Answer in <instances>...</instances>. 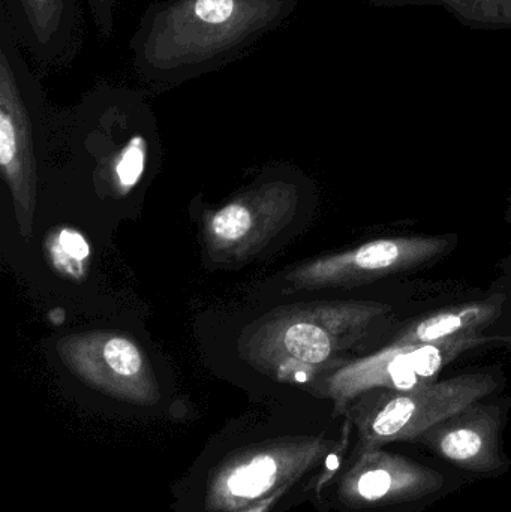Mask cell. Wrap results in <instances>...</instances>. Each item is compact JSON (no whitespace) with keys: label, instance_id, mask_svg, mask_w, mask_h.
I'll list each match as a JSON object with an SVG mask.
<instances>
[{"label":"cell","instance_id":"cell-1","mask_svg":"<svg viewBox=\"0 0 511 512\" xmlns=\"http://www.w3.org/2000/svg\"><path fill=\"white\" fill-rule=\"evenodd\" d=\"M297 0H155L129 39L135 72L174 86L230 65L282 26Z\"/></svg>","mask_w":511,"mask_h":512},{"label":"cell","instance_id":"cell-2","mask_svg":"<svg viewBox=\"0 0 511 512\" xmlns=\"http://www.w3.org/2000/svg\"><path fill=\"white\" fill-rule=\"evenodd\" d=\"M392 315L390 304L371 300L278 307L246 327L239 340L240 357L279 378L308 382L318 372L339 366Z\"/></svg>","mask_w":511,"mask_h":512},{"label":"cell","instance_id":"cell-3","mask_svg":"<svg viewBox=\"0 0 511 512\" xmlns=\"http://www.w3.org/2000/svg\"><path fill=\"white\" fill-rule=\"evenodd\" d=\"M42 102L41 84L24 59L8 20L0 14V168L24 240L32 237L35 221V134L41 125Z\"/></svg>","mask_w":511,"mask_h":512},{"label":"cell","instance_id":"cell-4","mask_svg":"<svg viewBox=\"0 0 511 512\" xmlns=\"http://www.w3.org/2000/svg\"><path fill=\"white\" fill-rule=\"evenodd\" d=\"M497 385L491 373L476 372L413 390H372L363 394L362 420L374 442L411 438L455 417Z\"/></svg>","mask_w":511,"mask_h":512},{"label":"cell","instance_id":"cell-5","mask_svg":"<svg viewBox=\"0 0 511 512\" xmlns=\"http://www.w3.org/2000/svg\"><path fill=\"white\" fill-rule=\"evenodd\" d=\"M497 337L470 333L428 345L384 346L375 354L339 364L327 373L326 390L347 403L372 390L407 391L437 381L459 355L494 342Z\"/></svg>","mask_w":511,"mask_h":512},{"label":"cell","instance_id":"cell-6","mask_svg":"<svg viewBox=\"0 0 511 512\" xmlns=\"http://www.w3.org/2000/svg\"><path fill=\"white\" fill-rule=\"evenodd\" d=\"M450 249L449 237L410 236L371 240L357 248L303 262L284 277L288 291L354 288L393 274L419 270Z\"/></svg>","mask_w":511,"mask_h":512},{"label":"cell","instance_id":"cell-7","mask_svg":"<svg viewBox=\"0 0 511 512\" xmlns=\"http://www.w3.org/2000/svg\"><path fill=\"white\" fill-rule=\"evenodd\" d=\"M299 192L275 182L248 189L204 218V243L216 264H243L285 230L296 216Z\"/></svg>","mask_w":511,"mask_h":512},{"label":"cell","instance_id":"cell-8","mask_svg":"<svg viewBox=\"0 0 511 512\" xmlns=\"http://www.w3.org/2000/svg\"><path fill=\"white\" fill-rule=\"evenodd\" d=\"M57 351L69 370L96 387L134 396L152 385L146 352L128 334L108 330L69 334L59 340Z\"/></svg>","mask_w":511,"mask_h":512},{"label":"cell","instance_id":"cell-9","mask_svg":"<svg viewBox=\"0 0 511 512\" xmlns=\"http://www.w3.org/2000/svg\"><path fill=\"white\" fill-rule=\"evenodd\" d=\"M0 14L39 65H65L80 50V0H0Z\"/></svg>","mask_w":511,"mask_h":512},{"label":"cell","instance_id":"cell-10","mask_svg":"<svg viewBox=\"0 0 511 512\" xmlns=\"http://www.w3.org/2000/svg\"><path fill=\"white\" fill-rule=\"evenodd\" d=\"M504 297L444 307L405 322L386 346L428 345L470 333H483L494 324L503 309Z\"/></svg>","mask_w":511,"mask_h":512},{"label":"cell","instance_id":"cell-11","mask_svg":"<svg viewBox=\"0 0 511 512\" xmlns=\"http://www.w3.org/2000/svg\"><path fill=\"white\" fill-rule=\"evenodd\" d=\"M51 265L62 276L81 280L86 276L90 248L83 234L71 228H60L51 234L45 245Z\"/></svg>","mask_w":511,"mask_h":512},{"label":"cell","instance_id":"cell-12","mask_svg":"<svg viewBox=\"0 0 511 512\" xmlns=\"http://www.w3.org/2000/svg\"><path fill=\"white\" fill-rule=\"evenodd\" d=\"M276 474L278 463L272 456H257L228 475L225 490L233 498H258L272 486Z\"/></svg>","mask_w":511,"mask_h":512},{"label":"cell","instance_id":"cell-13","mask_svg":"<svg viewBox=\"0 0 511 512\" xmlns=\"http://www.w3.org/2000/svg\"><path fill=\"white\" fill-rule=\"evenodd\" d=\"M147 152L146 134L141 131H134L129 135L128 143L122 147L119 159L116 164V177L119 186L126 189L132 188L143 171L144 155Z\"/></svg>","mask_w":511,"mask_h":512},{"label":"cell","instance_id":"cell-14","mask_svg":"<svg viewBox=\"0 0 511 512\" xmlns=\"http://www.w3.org/2000/svg\"><path fill=\"white\" fill-rule=\"evenodd\" d=\"M477 426H458L444 435L441 450L449 459L468 460L482 450L483 439L477 432Z\"/></svg>","mask_w":511,"mask_h":512},{"label":"cell","instance_id":"cell-15","mask_svg":"<svg viewBox=\"0 0 511 512\" xmlns=\"http://www.w3.org/2000/svg\"><path fill=\"white\" fill-rule=\"evenodd\" d=\"M119 0H87L93 24L99 36L110 39L114 32V15Z\"/></svg>","mask_w":511,"mask_h":512},{"label":"cell","instance_id":"cell-16","mask_svg":"<svg viewBox=\"0 0 511 512\" xmlns=\"http://www.w3.org/2000/svg\"><path fill=\"white\" fill-rule=\"evenodd\" d=\"M390 486H392V475L378 469L362 475L357 484V490L368 501H377L389 492Z\"/></svg>","mask_w":511,"mask_h":512},{"label":"cell","instance_id":"cell-17","mask_svg":"<svg viewBox=\"0 0 511 512\" xmlns=\"http://www.w3.org/2000/svg\"><path fill=\"white\" fill-rule=\"evenodd\" d=\"M339 466V459L335 456V454H332V456H329V459H327V468L332 469V471H335L336 468Z\"/></svg>","mask_w":511,"mask_h":512}]
</instances>
